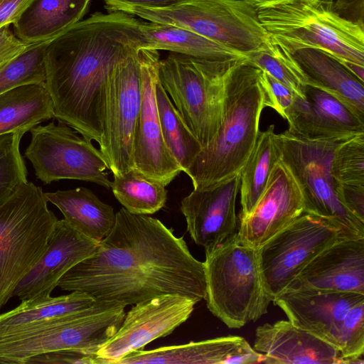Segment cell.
<instances>
[{"label":"cell","mask_w":364,"mask_h":364,"mask_svg":"<svg viewBox=\"0 0 364 364\" xmlns=\"http://www.w3.org/2000/svg\"><path fill=\"white\" fill-rule=\"evenodd\" d=\"M260 73L247 59L235 61L230 69L221 126L185 171L193 190L208 189L241 172L255 146L264 108Z\"/></svg>","instance_id":"3"},{"label":"cell","mask_w":364,"mask_h":364,"mask_svg":"<svg viewBox=\"0 0 364 364\" xmlns=\"http://www.w3.org/2000/svg\"><path fill=\"white\" fill-rule=\"evenodd\" d=\"M362 300L356 292L304 289L285 291L273 302L294 325L336 348L345 317Z\"/></svg>","instance_id":"19"},{"label":"cell","mask_w":364,"mask_h":364,"mask_svg":"<svg viewBox=\"0 0 364 364\" xmlns=\"http://www.w3.org/2000/svg\"><path fill=\"white\" fill-rule=\"evenodd\" d=\"M320 1H328V2H332L333 0H320Z\"/></svg>","instance_id":"45"},{"label":"cell","mask_w":364,"mask_h":364,"mask_svg":"<svg viewBox=\"0 0 364 364\" xmlns=\"http://www.w3.org/2000/svg\"><path fill=\"white\" fill-rule=\"evenodd\" d=\"M331 173L339 183L364 185V134L338 146L331 161Z\"/></svg>","instance_id":"35"},{"label":"cell","mask_w":364,"mask_h":364,"mask_svg":"<svg viewBox=\"0 0 364 364\" xmlns=\"http://www.w3.org/2000/svg\"><path fill=\"white\" fill-rule=\"evenodd\" d=\"M237 60L208 61L173 53L159 60L158 79L203 149L221 126L226 78Z\"/></svg>","instance_id":"8"},{"label":"cell","mask_w":364,"mask_h":364,"mask_svg":"<svg viewBox=\"0 0 364 364\" xmlns=\"http://www.w3.org/2000/svg\"><path fill=\"white\" fill-rule=\"evenodd\" d=\"M196 304L184 296L166 294L134 304L97 355L107 364H117L127 355L144 350L155 339L171 334L188 320Z\"/></svg>","instance_id":"14"},{"label":"cell","mask_w":364,"mask_h":364,"mask_svg":"<svg viewBox=\"0 0 364 364\" xmlns=\"http://www.w3.org/2000/svg\"><path fill=\"white\" fill-rule=\"evenodd\" d=\"M337 191L344 206L364 223V185L338 183Z\"/></svg>","instance_id":"39"},{"label":"cell","mask_w":364,"mask_h":364,"mask_svg":"<svg viewBox=\"0 0 364 364\" xmlns=\"http://www.w3.org/2000/svg\"><path fill=\"white\" fill-rule=\"evenodd\" d=\"M260 82L264 92V107L273 109L287 119L297 95L262 70Z\"/></svg>","instance_id":"37"},{"label":"cell","mask_w":364,"mask_h":364,"mask_svg":"<svg viewBox=\"0 0 364 364\" xmlns=\"http://www.w3.org/2000/svg\"><path fill=\"white\" fill-rule=\"evenodd\" d=\"M23 134L13 132L0 136V205L28 181L19 149Z\"/></svg>","instance_id":"34"},{"label":"cell","mask_w":364,"mask_h":364,"mask_svg":"<svg viewBox=\"0 0 364 364\" xmlns=\"http://www.w3.org/2000/svg\"><path fill=\"white\" fill-rule=\"evenodd\" d=\"M107 364L97 353L80 350H63L37 355L30 359L27 364Z\"/></svg>","instance_id":"38"},{"label":"cell","mask_w":364,"mask_h":364,"mask_svg":"<svg viewBox=\"0 0 364 364\" xmlns=\"http://www.w3.org/2000/svg\"><path fill=\"white\" fill-rule=\"evenodd\" d=\"M24 155L46 184L63 179L91 182L110 188L107 161L92 140L59 122L34 127Z\"/></svg>","instance_id":"12"},{"label":"cell","mask_w":364,"mask_h":364,"mask_svg":"<svg viewBox=\"0 0 364 364\" xmlns=\"http://www.w3.org/2000/svg\"><path fill=\"white\" fill-rule=\"evenodd\" d=\"M253 348L268 364H346L336 348L289 320L258 326Z\"/></svg>","instance_id":"22"},{"label":"cell","mask_w":364,"mask_h":364,"mask_svg":"<svg viewBox=\"0 0 364 364\" xmlns=\"http://www.w3.org/2000/svg\"><path fill=\"white\" fill-rule=\"evenodd\" d=\"M348 238L331 221L304 212L263 243L257 251L264 287L271 301L321 251Z\"/></svg>","instance_id":"11"},{"label":"cell","mask_w":364,"mask_h":364,"mask_svg":"<svg viewBox=\"0 0 364 364\" xmlns=\"http://www.w3.org/2000/svg\"><path fill=\"white\" fill-rule=\"evenodd\" d=\"M139 52L119 63L107 83L100 149L115 176L134 168V132L141 101Z\"/></svg>","instance_id":"13"},{"label":"cell","mask_w":364,"mask_h":364,"mask_svg":"<svg viewBox=\"0 0 364 364\" xmlns=\"http://www.w3.org/2000/svg\"><path fill=\"white\" fill-rule=\"evenodd\" d=\"M290 133L308 139L352 138L364 134V119L329 93L306 85L287 118Z\"/></svg>","instance_id":"21"},{"label":"cell","mask_w":364,"mask_h":364,"mask_svg":"<svg viewBox=\"0 0 364 364\" xmlns=\"http://www.w3.org/2000/svg\"><path fill=\"white\" fill-rule=\"evenodd\" d=\"M281 159L301 188L304 212L327 219L349 238L364 237V223L341 203L338 183L331 173V161L338 146L350 138L308 139L288 130L276 134Z\"/></svg>","instance_id":"9"},{"label":"cell","mask_w":364,"mask_h":364,"mask_svg":"<svg viewBox=\"0 0 364 364\" xmlns=\"http://www.w3.org/2000/svg\"><path fill=\"white\" fill-rule=\"evenodd\" d=\"M255 7L267 34L289 53L316 48L364 66V28L338 16L332 2L274 0Z\"/></svg>","instance_id":"4"},{"label":"cell","mask_w":364,"mask_h":364,"mask_svg":"<svg viewBox=\"0 0 364 364\" xmlns=\"http://www.w3.org/2000/svg\"><path fill=\"white\" fill-rule=\"evenodd\" d=\"M58 220L32 182L0 205V309L43 254Z\"/></svg>","instance_id":"7"},{"label":"cell","mask_w":364,"mask_h":364,"mask_svg":"<svg viewBox=\"0 0 364 364\" xmlns=\"http://www.w3.org/2000/svg\"><path fill=\"white\" fill-rule=\"evenodd\" d=\"M91 0H31L13 23L14 34L35 44L49 41L80 21Z\"/></svg>","instance_id":"24"},{"label":"cell","mask_w":364,"mask_h":364,"mask_svg":"<svg viewBox=\"0 0 364 364\" xmlns=\"http://www.w3.org/2000/svg\"><path fill=\"white\" fill-rule=\"evenodd\" d=\"M48 42L31 45L0 68V95L23 85L45 82L44 53Z\"/></svg>","instance_id":"33"},{"label":"cell","mask_w":364,"mask_h":364,"mask_svg":"<svg viewBox=\"0 0 364 364\" xmlns=\"http://www.w3.org/2000/svg\"><path fill=\"white\" fill-rule=\"evenodd\" d=\"M31 45L21 39L9 29H0V68L25 51Z\"/></svg>","instance_id":"40"},{"label":"cell","mask_w":364,"mask_h":364,"mask_svg":"<svg viewBox=\"0 0 364 364\" xmlns=\"http://www.w3.org/2000/svg\"><path fill=\"white\" fill-rule=\"evenodd\" d=\"M142 30L150 50H164L208 61L246 59L243 53L189 29L168 23L144 22Z\"/></svg>","instance_id":"26"},{"label":"cell","mask_w":364,"mask_h":364,"mask_svg":"<svg viewBox=\"0 0 364 364\" xmlns=\"http://www.w3.org/2000/svg\"><path fill=\"white\" fill-rule=\"evenodd\" d=\"M205 300L209 311L228 327L240 328L267 314L266 293L257 251L237 235L205 254Z\"/></svg>","instance_id":"5"},{"label":"cell","mask_w":364,"mask_h":364,"mask_svg":"<svg viewBox=\"0 0 364 364\" xmlns=\"http://www.w3.org/2000/svg\"><path fill=\"white\" fill-rule=\"evenodd\" d=\"M113 177L110 188L128 212L151 215L165 205L168 192L159 181L148 178L134 168Z\"/></svg>","instance_id":"31"},{"label":"cell","mask_w":364,"mask_h":364,"mask_svg":"<svg viewBox=\"0 0 364 364\" xmlns=\"http://www.w3.org/2000/svg\"><path fill=\"white\" fill-rule=\"evenodd\" d=\"M143 21L122 11L96 12L48 41L45 85L54 117L99 146L109 78L149 43Z\"/></svg>","instance_id":"2"},{"label":"cell","mask_w":364,"mask_h":364,"mask_svg":"<svg viewBox=\"0 0 364 364\" xmlns=\"http://www.w3.org/2000/svg\"><path fill=\"white\" fill-rule=\"evenodd\" d=\"M53 117V102L44 82L23 85L0 95V136L25 134Z\"/></svg>","instance_id":"27"},{"label":"cell","mask_w":364,"mask_h":364,"mask_svg":"<svg viewBox=\"0 0 364 364\" xmlns=\"http://www.w3.org/2000/svg\"><path fill=\"white\" fill-rule=\"evenodd\" d=\"M48 202L56 206L64 219L87 237L100 242L112 230L116 213L85 187L45 193Z\"/></svg>","instance_id":"25"},{"label":"cell","mask_w":364,"mask_h":364,"mask_svg":"<svg viewBox=\"0 0 364 364\" xmlns=\"http://www.w3.org/2000/svg\"><path fill=\"white\" fill-rule=\"evenodd\" d=\"M304 289L364 294V237L342 239L326 247L285 291Z\"/></svg>","instance_id":"20"},{"label":"cell","mask_w":364,"mask_h":364,"mask_svg":"<svg viewBox=\"0 0 364 364\" xmlns=\"http://www.w3.org/2000/svg\"><path fill=\"white\" fill-rule=\"evenodd\" d=\"M57 287L125 306L166 294L198 303L205 299L206 278L204 263L191 255L183 237L156 218L122 208L96 251L68 270Z\"/></svg>","instance_id":"1"},{"label":"cell","mask_w":364,"mask_h":364,"mask_svg":"<svg viewBox=\"0 0 364 364\" xmlns=\"http://www.w3.org/2000/svg\"><path fill=\"white\" fill-rule=\"evenodd\" d=\"M109 11H124L134 7L166 9L183 4L188 0H103Z\"/></svg>","instance_id":"41"},{"label":"cell","mask_w":364,"mask_h":364,"mask_svg":"<svg viewBox=\"0 0 364 364\" xmlns=\"http://www.w3.org/2000/svg\"><path fill=\"white\" fill-rule=\"evenodd\" d=\"M274 125L259 132L255 146L240 172V218L247 215L264 193L270 173L281 158Z\"/></svg>","instance_id":"29"},{"label":"cell","mask_w":364,"mask_h":364,"mask_svg":"<svg viewBox=\"0 0 364 364\" xmlns=\"http://www.w3.org/2000/svg\"><path fill=\"white\" fill-rule=\"evenodd\" d=\"M336 348L346 364L364 363V300L353 306L345 317Z\"/></svg>","instance_id":"36"},{"label":"cell","mask_w":364,"mask_h":364,"mask_svg":"<svg viewBox=\"0 0 364 364\" xmlns=\"http://www.w3.org/2000/svg\"><path fill=\"white\" fill-rule=\"evenodd\" d=\"M31 0H0V29L14 23Z\"/></svg>","instance_id":"43"},{"label":"cell","mask_w":364,"mask_h":364,"mask_svg":"<svg viewBox=\"0 0 364 364\" xmlns=\"http://www.w3.org/2000/svg\"><path fill=\"white\" fill-rule=\"evenodd\" d=\"M248 2L252 4L254 6L257 5L264 4L269 1H274V0H247Z\"/></svg>","instance_id":"44"},{"label":"cell","mask_w":364,"mask_h":364,"mask_svg":"<svg viewBox=\"0 0 364 364\" xmlns=\"http://www.w3.org/2000/svg\"><path fill=\"white\" fill-rule=\"evenodd\" d=\"M95 302L91 296L79 291L55 297L21 301L16 308L0 314V336L88 308Z\"/></svg>","instance_id":"28"},{"label":"cell","mask_w":364,"mask_h":364,"mask_svg":"<svg viewBox=\"0 0 364 364\" xmlns=\"http://www.w3.org/2000/svg\"><path fill=\"white\" fill-rule=\"evenodd\" d=\"M240 187V173L205 190H193L183 198L180 209L187 230L205 254L237 235L235 203Z\"/></svg>","instance_id":"17"},{"label":"cell","mask_w":364,"mask_h":364,"mask_svg":"<svg viewBox=\"0 0 364 364\" xmlns=\"http://www.w3.org/2000/svg\"><path fill=\"white\" fill-rule=\"evenodd\" d=\"M289 53L301 70L306 85L333 95L364 119V82L338 58L325 50L310 47Z\"/></svg>","instance_id":"23"},{"label":"cell","mask_w":364,"mask_h":364,"mask_svg":"<svg viewBox=\"0 0 364 364\" xmlns=\"http://www.w3.org/2000/svg\"><path fill=\"white\" fill-rule=\"evenodd\" d=\"M332 9L343 19L364 28V0H333Z\"/></svg>","instance_id":"42"},{"label":"cell","mask_w":364,"mask_h":364,"mask_svg":"<svg viewBox=\"0 0 364 364\" xmlns=\"http://www.w3.org/2000/svg\"><path fill=\"white\" fill-rule=\"evenodd\" d=\"M155 96L164 141L185 172L203 147L184 122L159 79Z\"/></svg>","instance_id":"30"},{"label":"cell","mask_w":364,"mask_h":364,"mask_svg":"<svg viewBox=\"0 0 364 364\" xmlns=\"http://www.w3.org/2000/svg\"><path fill=\"white\" fill-rule=\"evenodd\" d=\"M159 60L158 50L141 49L139 52L141 101L134 132L133 162L134 168L166 186L182 169L162 135L155 96Z\"/></svg>","instance_id":"15"},{"label":"cell","mask_w":364,"mask_h":364,"mask_svg":"<svg viewBox=\"0 0 364 364\" xmlns=\"http://www.w3.org/2000/svg\"><path fill=\"white\" fill-rule=\"evenodd\" d=\"M245 55L252 64L267 73L300 97H304L306 80L301 70L291 55L273 38L269 36L262 46Z\"/></svg>","instance_id":"32"},{"label":"cell","mask_w":364,"mask_h":364,"mask_svg":"<svg viewBox=\"0 0 364 364\" xmlns=\"http://www.w3.org/2000/svg\"><path fill=\"white\" fill-rule=\"evenodd\" d=\"M99 242L83 235L64 218L58 220L43 254L14 291L21 301L50 296L60 278L91 256Z\"/></svg>","instance_id":"18"},{"label":"cell","mask_w":364,"mask_h":364,"mask_svg":"<svg viewBox=\"0 0 364 364\" xmlns=\"http://www.w3.org/2000/svg\"><path fill=\"white\" fill-rule=\"evenodd\" d=\"M125 307L95 301L88 308L0 336V363L27 364L37 355L63 350L96 353L121 326Z\"/></svg>","instance_id":"6"},{"label":"cell","mask_w":364,"mask_h":364,"mask_svg":"<svg viewBox=\"0 0 364 364\" xmlns=\"http://www.w3.org/2000/svg\"><path fill=\"white\" fill-rule=\"evenodd\" d=\"M304 212L299 183L280 158L252 210L240 218L237 237L243 243L257 249Z\"/></svg>","instance_id":"16"},{"label":"cell","mask_w":364,"mask_h":364,"mask_svg":"<svg viewBox=\"0 0 364 364\" xmlns=\"http://www.w3.org/2000/svg\"><path fill=\"white\" fill-rule=\"evenodd\" d=\"M124 12L149 22L189 29L244 55L269 37L256 8L247 0H188L166 9L134 7Z\"/></svg>","instance_id":"10"}]
</instances>
